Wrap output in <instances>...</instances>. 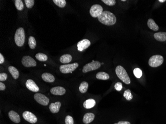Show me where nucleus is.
Returning <instances> with one entry per match:
<instances>
[{
    "label": "nucleus",
    "mask_w": 166,
    "mask_h": 124,
    "mask_svg": "<svg viewBox=\"0 0 166 124\" xmlns=\"http://www.w3.org/2000/svg\"><path fill=\"white\" fill-rule=\"evenodd\" d=\"M94 117H95L94 114L92 113H87L85 114L83 119V123L86 124H90L94 121Z\"/></svg>",
    "instance_id": "obj_16"
},
{
    "label": "nucleus",
    "mask_w": 166,
    "mask_h": 124,
    "mask_svg": "<svg viewBox=\"0 0 166 124\" xmlns=\"http://www.w3.org/2000/svg\"><path fill=\"white\" fill-rule=\"evenodd\" d=\"M42 79L47 82H53L55 81V77L50 73H45L42 75Z\"/></svg>",
    "instance_id": "obj_18"
},
{
    "label": "nucleus",
    "mask_w": 166,
    "mask_h": 124,
    "mask_svg": "<svg viewBox=\"0 0 166 124\" xmlns=\"http://www.w3.org/2000/svg\"><path fill=\"white\" fill-rule=\"evenodd\" d=\"M159 2L163 3V2H166V0H159Z\"/></svg>",
    "instance_id": "obj_39"
},
{
    "label": "nucleus",
    "mask_w": 166,
    "mask_h": 124,
    "mask_svg": "<svg viewBox=\"0 0 166 124\" xmlns=\"http://www.w3.org/2000/svg\"><path fill=\"white\" fill-rule=\"evenodd\" d=\"M123 96L128 101H130L133 98V95L131 94V91L129 89H127L124 91Z\"/></svg>",
    "instance_id": "obj_29"
},
{
    "label": "nucleus",
    "mask_w": 166,
    "mask_h": 124,
    "mask_svg": "<svg viewBox=\"0 0 166 124\" xmlns=\"http://www.w3.org/2000/svg\"><path fill=\"white\" fill-rule=\"evenodd\" d=\"M8 75L6 73H0V81L1 82H4L7 79Z\"/></svg>",
    "instance_id": "obj_35"
},
{
    "label": "nucleus",
    "mask_w": 166,
    "mask_h": 124,
    "mask_svg": "<svg viewBox=\"0 0 166 124\" xmlns=\"http://www.w3.org/2000/svg\"><path fill=\"white\" fill-rule=\"evenodd\" d=\"M4 60H5L4 57H3V56L2 55V54L1 53V54H0V64H2L3 63H4Z\"/></svg>",
    "instance_id": "obj_38"
},
{
    "label": "nucleus",
    "mask_w": 166,
    "mask_h": 124,
    "mask_svg": "<svg viewBox=\"0 0 166 124\" xmlns=\"http://www.w3.org/2000/svg\"><path fill=\"white\" fill-rule=\"evenodd\" d=\"M164 62V58L160 55L152 56L149 60V65L151 67L156 68L161 66Z\"/></svg>",
    "instance_id": "obj_4"
},
{
    "label": "nucleus",
    "mask_w": 166,
    "mask_h": 124,
    "mask_svg": "<svg viewBox=\"0 0 166 124\" xmlns=\"http://www.w3.org/2000/svg\"><path fill=\"white\" fill-rule=\"evenodd\" d=\"M79 66L78 63H73L71 64L61 65L59 67L60 72L63 73H72Z\"/></svg>",
    "instance_id": "obj_6"
},
{
    "label": "nucleus",
    "mask_w": 166,
    "mask_h": 124,
    "mask_svg": "<svg viewBox=\"0 0 166 124\" xmlns=\"http://www.w3.org/2000/svg\"><path fill=\"white\" fill-rule=\"evenodd\" d=\"M23 117L25 120L31 124H35L37 121V117L32 112L25 111L23 113Z\"/></svg>",
    "instance_id": "obj_10"
},
{
    "label": "nucleus",
    "mask_w": 166,
    "mask_h": 124,
    "mask_svg": "<svg viewBox=\"0 0 166 124\" xmlns=\"http://www.w3.org/2000/svg\"><path fill=\"white\" fill-rule=\"evenodd\" d=\"M101 66V63L100 62L93 60L91 63H88L84 66L83 69V73H87V72L97 70L100 68Z\"/></svg>",
    "instance_id": "obj_5"
},
{
    "label": "nucleus",
    "mask_w": 166,
    "mask_h": 124,
    "mask_svg": "<svg viewBox=\"0 0 166 124\" xmlns=\"http://www.w3.org/2000/svg\"><path fill=\"white\" fill-rule=\"evenodd\" d=\"M102 2H103L105 4L110 6H112L116 4V1L115 0H103Z\"/></svg>",
    "instance_id": "obj_32"
},
{
    "label": "nucleus",
    "mask_w": 166,
    "mask_h": 124,
    "mask_svg": "<svg viewBox=\"0 0 166 124\" xmlns=\"http://www.w3.org/2000/svg\"><path fill=\"white\" fill-rule=\"evenodd\" d=\"M96 78L98 79L101 80H107L110 79V75L108 73L105 72H98L96 73Z\"/></svg>",
    "instance_id": "obj_23"
},
{
    "label": "nucleus",
    "mask_w": 166,
    "mask_h": 124,
    "mask_svg": "<svg viewBox=\"0 0 166 124\" xmlns=\"http://www.w3.org/2000/svg\"><path fill=\"white\" fill-rule=\"evenodd\" d=\"M88 87H89L88 83L86 82H83L79 86V90L81 93H85L87 91Z\"/></svg>",
    "instance_id": "obj_24"
},
{
    "label": "nucleus",
    "mask_w": 166,
    "mask_h": 124,
    "mask_svg": "<svg viewBox=\"0 0 166 124\" xmlns=\"http://www.w3.org/2000/svg\"><path fill=\"white\" fill-rule=\"evenodd\" d=\"M6 89V86L2 82H0V90H4Z\"/></svg>",
    "instance_id": "obj_36"
},
{
    "label": "nucleus",
    "mask_w": 166,
    "mask_h": 124,
    "mask_svg": "<svg viewBox=\"0 0 166 124\" xmlns=\"http://www.w3.org/2000/svg\"><path fill=\"white\" fill-rule=\"evenodd\" d=\"M147 25L149 28L154 30V32H157L159 30V26L158 25L153 19L149 18L147 21Z\"/></svg>",
    "instance_id": "obj_20"
},
{
    "label": "nucleus",
    "mask_w": 166,
    "mask_h": 124,
    "mask_svg": "<svg viewBox=\"0 0 166 124\" xmlns=\"http://www.w3.org/2000/svg\"><path fill=\"white\" fill-rule=\"evenodd\" d=\"M133 73L135 76L138 79H140L142 75V72L139 68H135L133 70Z\"/></svg>",
    "instance_id": "obj_30"
},
{
    "label": "nucleus",
    "mask_w": 166,
    "mask_h": 124,
    "mask_svg": "<svg viewBox=\"0 0 166 124\" xmlns=\"http://www.w3.org/2000/svg\"><path fill=\"white\" fill-rule=\"evenodd\" d=\"M21 63L25 67H32L37 66V62L33 58L29 56L23 57L21 59Z\"/></svg>",
    "instance_id": "obj_9"
},
{
    "label": "nucleus",
    "mask_w": 166,
    "mask_h": 124,
    "mask_svg": "<svg viewBox=\"0 0 166 124\" xmlns=\"http://www.w3.org/2000/svg\"><path fill=\"white\" fill-rule=\"evenodd\" d=\"M91 45V42L87 39H84L79 41L77 44L78 50L80 51H84Z\"/></svg>",
    "instance_id": "obj_11"
},
{
    "label": "nucleus",
    "mask_w": 166,
    "mask_h": 124,
    "mask_svg": "<svg viewBox=\"0 0 166 124\" xmlns=\"http://www.w3.org/2000/svg\"><path fill=\"white\" fill-rule=\"evenodd\" d=\"M28 45L30 48L32 49H35L37 45V42L34 37L33 36H30L28 38Z\"/></svg>",
    "instance_id": "obj_26"
},
{
    "label": "nucleus",
    "mask_w": 166,
    "mask_h": 124,
    "mask_svg": "<svg viewBox=\"0 0 166 124\" xmlns=\"http://www.w3.org/2000/svg\"><path fill=\"white\" fill-rule=\"evenodd\" d=\"M53 2L58 7L61 8L65 7L66 4V2L65 0H53Z\"/></svg>",
    "instance_id": "obj_27"
},
{
    "label": "nucleus",
    "mask_w": 166,
    "mask_h": 124,
    "mask_svg": "<svg viewBox=\"0 0 166 124\" xmlns=\"http://www.w3.org/2000/svg\"><path fill=\"white\" fill-rule=\"evenodd\" d=\"M98 18L100 23L107 26L113 25L116 21L115 15L109 11H103Z\"/></svg>",
    "instance_id": "obj_1"
},
{
    "label": "nucleus",
    "mask_w": 166,
    "mask_h": 124,
    "mask_svg": "<svg viewBox=\"0 0 166 124\" xmlns=\"http://www.w3.org/2000/svg\"><path fill=\"white\" fill-rule=\"evenodd\" d=\"M114 124H131L130 123L127 121H119L117 123H115Z\"/></svg>",
    "instance_id": "obj_37"
},
{
    "label": "nucleus",
    "mask_w": 166,
    "mask_h": 124,
    "mask_svg": "<svg viewBox=\"0 0 166 124\" xmlns=\"http://www.w3.org/2000/svg\"><path fill=\"white\" fill-rule=\"evenodd\" d=\"M25 2L26 8H28V9L32 8L34 4V0H25Z\"/></svg>",
    "instance_id": "obj_31"
},
{
    "label": "nucleus",
    "mask_w": 166,
    "mask_h": 124,
    "mask_svg": "<svg viewBox=\"0 0 166 124\" xmlns=\"http://www.w3.org/2000/svg\"><path fill=\"white\" fill-rule=\"evenodd\" d=\"M96 104V101L93 99H89L86 100L83 103V106L86 109L92 108Z\"/></svg>",
    "instance_id": "obj_19"
},
{
    "label": "nucleus",
    "mask_w": 166,
    "mask_h": 124,
    "mask_svg": "<svg viewBox=\"0 0 166 124\" xmlns=\"http://www.w3.org/2000/svg\"><path fill=\"white\" fill-rule=\"evenodd\" d=\"M116 73L117 77L126 84H129L131 82L129 77L126 70L121 66H118L116 69Z\"/></svg>",
    "instance_id": "obj_2"
},
{
    "label": "nucleus",
    "mask_w": 166,
    "mask_h": 124,
    "mask_svg": "<svg viewBox=\"0 0 166 124\" xmlns=\"http://www.w3.org/2000/svg\"><path fill=\"white\" fill-rule=\"evenodd\" d=\"M61 106V103L60 102L57 101L55 103H51L49 105V109L51 113H57L59 111L60 107Z\"/></svg>",
    "instance_id": "obj_14"
},
{
    "label": "nucleus",
    "mask_w": 166,
    "mask_h": 124,
    "mask_svg": "<svg viewBox=\"0 0 166 124\" xmlns=\"http://www.w3.org/2000/svg\"><path fill=\"white\" fill-rule=\"evenodd\" d=\"M35 58L37 60L41 62H45L47 61L48 59V57L47 55L41 53H39L35 55Z\"/></svg>",
    "instance_id": "obj_25"
},
{
    "label": "nucleus",
    "mask_w": 166,
    "mask_h": 124,
    "mask_svg": "<svg viewBox=\"0 0 166 124\" xmlns=\"http://www.w3.org/2000/svg\"><path fill=\"white\" fill-rule=\"evenodd\" d=\"M123 84L120 82H118L116 83L114 85V88L117 90V91H121L123 89Z\"/></svg>",
    "instance_id": "obj_34"
},
{
    "label": "nucleus",
    "mask_w": 166,
    "mask_h": 124,
    "mask_svg": "<svg viewBox=\"0 0 166 124\" xmlns=\"http://www.w3.org/2000/svg\"><path fill=\"white\" fill-rule=\"evenodd\" d=\"M8 70L14 79H17L19 78V73L17 69L14 66H10L8 68Z\"/></svg>",
    "instance_id": "obj_21"
},
{
    "label": "nucleus",
    "mask_w": 166,
    "mask_h": 124,
    "mask_svg": "<svg viewBox=\"0 0 166 124\" xmlns=\"http://www.w3.org/2000/svg\"><path fill=\"white\" fill-rule=\"evenodd\" d=\"M14 4L16 5V8L19 11H22L24 8L23 1L21 0H16Z\"/></svg>",
    "instance_id": "obj_28"
},
{
    "label": "nucleus",
    "mask_w": 166,
    "mask_h": 124,
    "mask_svg": "<svg viewBox=\"0 0 166 124\" xmlns=\"http://www.w3.org/2000/svg\"><path fill=\"white\" fill-rule=\"evenodd\" d=\"M103 12V8L101 5L98 4L92 5L90 10V14L94 18H98Z\"/></svg>",
    "instance_id": "obj_7"
},
{
    "label": "nucleus",
    "mask_w": 166,
    "mask_h": 124,
    "mask_svg": "<svg viewBox=\"0 0 166 124\" xmlns=\"http://www.w3.org/2000/svg\"><path fill=\"white\" fill-rule=\"evenodd\" d=\"M25 86L30 91L34 92H37L39 90V86H37L35 82L32 79H28L25 82Z\"/></svg>",
    "instance_id": "obj_12"
},
{
    "label": "nucleus",
    "mask_w": 166,
    "mask_h": 124,
    "mask_svg": "<svg viewBox=\"0 0 166 124\" xmlns=\"http://www.w3.org/2000/svg\"><path fill=\"white\" fill-rule=\"evenodd\" d=\"M50 92L54 95H63L66 93V89L61 86H55L50 89Z\"/></svg>",
    "instance_id": "obj_13"
},
{
    "label": "nucleus",
    "mask_w": 166,
    "mask_h": 124,
    "mask_svg": "<svg viewBox=\"0 0 166 124\" xmlns=\"http://www.w3.org/2000/svg\"><path fill=\"white\" fill-rule=\"evenodd\" d=\"M9 117L10 120L15 123H19L21 122L19 115L14 111L12 110L9 112Z\"/></svg>",
    "instance_id": "obj_15"
},
{
    "label": "nucleus",
    "mask_w": 166,
    "mask_h": 124,
    "mask_svg": "<svg viewBox=\"0 0 166 124\" xmlns=\"http://www.w3.org/2000/svg\"><path fill=\"white\" fill-rule=\"evenodd\" d=\"M34 98L37 102L43 106H47L49 104V98L41 93H37L34 95Z\"/></svg>",
    "instance_id": "obj_8"
},
{
    "label": "nucleus",
    "mask_w": 166,
    "mask_h": 124,
    "mask_svg": "<svg viewBox=\"0 0 166 124\" xmlns=\"http://www.w3.org/2000/svg\"><path fill=\"white\" fill-rule=\"evenodd\" d=\"M154 38L156 40L160 42H164L166 41V32H159L154 34Z\"/></svg>",
    "instance_id": "obj_17"
},
{
    "label": "nucleus",
    "mask_w": 166,
    "mask_h": 124,
    "mask_svg": "<svg viewBox=\"0 0 166 124\" xmlns=\"http://www.w3.org/2000/svg\"><path fill=\"white\" fill-rule=\"evenodd\" d=\"M25 30L23 27H19L16 30L14 35V41L16 45L19 47L23 46L25 42Z\"/></svg>",
    "instance_id": "obj_3"
},
{
    "label": "nucleus",
    "mask_w": 166,
    "mask_h": 124,
    "mask_svg": "<svg viewBox=\"0 0 166 124\" xmlns=\"http://www.w3.org/2000/svg\"><path fill=\"white\" fill-rule=\"evenodd\" d=\"M72 57L70 54L63 55L60 58V61L63 64H68L72 61Z\"/></svg>",
    "instance_id": "obj_22"
},
{
    "label": "nucleus",
    "mask_w": 166,
    "mask_h": 124,
    "mask_svg": "<svg viewBox=\"0 0 166 124\" xmlns=\"http://www.w3.org/2000/svg\"><path fill=\"white\" fill-rule=\"evenodd\" d=\"M65 122L66 124H74L73 118L70 116H67L65 118Z\"/></svg>",
    "instance_id": "obj_33"
}]
</instances>
